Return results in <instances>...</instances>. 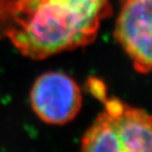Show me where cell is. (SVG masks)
<instances>
[{"instance_id":"8992f818","label":"cell","mask_w":152,"mask_h":152,"mask_svg":"<svg viewBox=\"0 0 152 152\" xmlns=\"http://www.w3.org/2000/svg\"><path fill=\"white\" fill-rule=\"evenodd\" d=\"M30 0H0V39H7L23 17Z\"/></svg>"},{"instance_id":"277c9868","label":"cell","mask_w":152,"mask_h":152,"mask_svg":"<svg viewBox=\"0 0 152 152\" xmlns=\"http://www.w3.org/2000/svg\"><path fill=\"white\" fill-rule=\"evenodd\" d=\"M110 115L121 142V152H149L152 144L151 117L140 108L126 104L107 94L101 99Z\"/></svg>"},{"instance_id":"7a4b0ae2","label":"cell","mask_w":152,"mask_h":152,"mask_svg":"<svg viewBox=\"0 0 152 152\" xmlns=\"http://www.w3.org/2000/svg\"><path fill=\"white\" fill-rule=\"evenodd\" d=\"M30 99L39 120L54 126L70 123L82 107L78 84L70 76L59 71L39 75L32 87Z\"/></svg>"},{"instance_id":"3957f363","label":"cell","mask_w":152,"mask_h":152,"mask_svg":"<svg viewBox=\"0 0 152 152\" xmlns=\"http://www.w3.org/2000/svg\"><path fill=\"white\" fill-rule=\"evenodd\" d=\"M114 36L140 74L151 70V0H121Z\"/></svg>"},{"instance_id":"6da1fadb","label":"cell","mask_w":152,"mask_h":152,"mask_svg":"<svg viewBox=\"0 0 152 152\" xmlns=\"http://www.w3.org/2000/svg\"><path fill=\"white\" fill-rule=\"evenodd\" d=\"M112 12V0H30L7 39L22 56L42 60L90 45Z\"/></svg>"},{"instance_id":"5b68a950","label":"cell","mask_w":152,"mask_h":152,"mask_svg":"<svg viewBox=\"0 0 152 152\" xmlns=\"http://www.w3.org/2000/svg\"><path fill=\"white\" fill-rule=\"evenodd\" d=\"M82 151H115L121 152L114 123L107 112L103 110L95 121L88 127L81 139Z\"/></svg>"}]
</instances>
